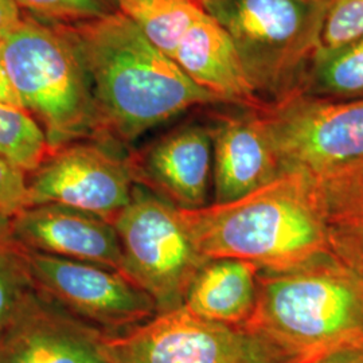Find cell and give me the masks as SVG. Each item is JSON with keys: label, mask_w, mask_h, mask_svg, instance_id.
<instances>
[{"label": "cell", "mask_w": 363, "mask_h": 363, "mask_svg": "<svg viewBox=\"0 0 363 363\" xmlns=\"http://www.w3.org/2000/svg\"><path fill=\"white\" fill-rule=\"evenodd\" d=\"M21 7L15 0H0V34L22 21Z\"/></svg>", "instance_id": "obj_24"}, {"label": "cell", "mask_w": 363, "mask_h": 363, "mask_svg": "<svg viewBox=\"0 0 363 363\" xmlns=\"http://www.w3.org/2000/svg\"><path fill=\"white\" fill-rule=\"evenodd\" d=\"M111 363H298L244 325L202 319L184 307L105 335Z\"/></svg>", "instance_id": "obj_7"}, {"label": "cell", "mask_w": 363, "mask_h": 363, "mask_svg": "<svg viewBox=\"0 0 363 363\" xmlns=\"http://www.w3.org/2000/svg\"><path fill=\"white\" fill-rule=\"evenodd\" d=\"M61 26L74 40L88 70L96 133L104 138L132 143L190 109L230 105L187 77L118 10Z\"/></svg>", "instance_id": "obj_1"}, {"label": "cell", "mask_w": 363, "mask_h": 363, "mask_svg": "<svg viewBox=\"0 0 363 363\" xmlns=\"http://www.w3.org/2000/svg\"><path fill=\"white\" fill-rule=\"evenodd\" d=\"M23 256L39 295L105 335L124 333L157 315L155 300L118 271L26 247Z\"/></svg>", "instance_id": "obj_9"}, {"label": "cell", "mask_w": 363, "mask_h": 363, "mask_svg": "<svg viewBox=\"0 0 363 363\" xmlns=\"http://www.w3.org/2000/svg\"><path fill=\"white\" fill-rule=\"evenodd\" d=\"M259 274L249 261L208 259L195 274L183 307L206 320L244 325L256 307Z\"/></svg>", "instance_id": "obj_15"}, {"label": "cell", "mask_w": 363, "mask_h": 363, "mask_svg": "<svg viewBox=\"0 0 363 363\" xmlns=\"http://www.w3.org/2000/svg\"><path fill=\"white\" fill-rule=\"evenodd\" d=\"M267 106L296 94L320 49L327 0H202Z\"/></svg>", "instance_id": "obj_4"}, {"label": "cell", "mask_w": 363, "mask_h": 363, "mask_svg": "<svg viewBox=\"0 0 363 363\" xmlns=\"http://www.w3.org/2000/svg\"><path fill=\"white\" fill-rule=\"evenodd\" d=\"M34 291L23 247L13 238L9 220H0V339Z\"/></svg>", "instance_id": "obj_19"}, {"label": "cell", "mask_w": 363, "mask_h": 363, "mask_svg": "<svg viewBox=\"0 0 363 363\" xmlns=\"http://www.w3.org/2000/svg\"><path fill=\"white\" fill-rule=\"evenodd\" d=\"M0 103L19 106V108H25L23 104H22L21 97L18 96V93H16L15 88H13V82L10 79L9 73H7V69H6V65L3 62L1 52H0Z\"/></svg>", "instance_id": "obj_23"}, {"label": "cell", "mask_w": 363, "mask_h": 363, "mask_svg": "<svg viewBox=\"0 0 363 363\" xmlns=\"http://www.w3.org/2000/svg\"><path fill=\"white\" fill-rule=\"evenodd\" d=\"M19 7L58 25H77L117 11L116 0H15Z\"/></svg>", "instance_id": "obj_21"}, {"label": "cell", "mask_w": 363, "mask_h": 363, "mask_svg": "<svg viewBox=\"0 0 363 363\" xmlns=\"http://www.w3.org/2000/svg\"><path fill=\"white\" fill-rule=\"evenodd\" d=\"M208 127L213 139L214 203L237 201L281 175L261 109L217 113Z\"/></svg>", "instance_id": "obj_14"}, {"label": "cell", "mask_w": 363, "mask_h": 363, "mask_svg": "<svg viewBox=\"0 0 363 363\" xmlns=\"http://www.w3.org/2000/svg\"><path fill=\"white\" fill-rule=\"evenodd\" d=\"M0 52L22 104L52 151L96 133L91 78L64 27L22 19L0 34Z\"/></svg>", "instance_id": "obj_5"}, {"label": "cell", "mask_w": 363, "mask_h": 363, "mask_svg": "<svg viewBox=\"0 0 363 363\" xmlns=\"http://www.w3.org/2000/svg\"><path fill=\"white\" fill-rule=\"evenodd\" d=\"M181 213L208 259H244L261 272H284L331 253L308 174H283L233 202Z\"/></svg>", "instance_id": "obj_2"}, {"label": "cell", "mask_w": 363, "mask_h": 363, "mask_svg": "<svg viewBox=\"0 0 363 363\" xmlns=\"http://www.w3.org/2000/svg\"><path fill=\"white\" fill-rule=\"evenodd\" d=\"M296 94L331 101L363 99V37L316 52Z\"/></svg>", "instance_id": "obj_17"}, {"label": "cell", "mask_w": 363, "mask_h": 363, "mask_svg": "<svg viewBox=\"0 0 363 363\" xmlns=\"http://www.w3.org/2000/svg\"><path fill=\"white\" fill-rule=\"evenodd\" d=\"M30 206L27 172L0 156V220Z\"/></svg>", "instance_id": "obj_22"}, {"label": "cell", "mask_w": 363, "mask_h": 363, "mask_svg": "<svg viewBox=\"0 0 363 363\" xmlns=\"http://www.w3.org/2000/svg\"><path fill=\"white\" fill-rule=\"evenodd\" d=\"M281 175H319L363 163V99L294 94L261 109Z\"/></svg>", "instance_id": "obj_8"}, {"label": "cell", "mask_w": 363, "mask_h": 363, "mask_svg": "<svg viewBox=\"0 0 363 363\" xmlns=\"http://www.w3.org/2000/svg\"><path fill=\"white\" fill-rule=\"evenodd\" d=\"M104 337L34 291L0 339V363H111Z\"/></svg>", "instance_id": "obj_12"}, {"label": "cell", "mask_w": 363, "mask_h": 363, "mask_svg": "<svg viewBox=\"0 0 363 363\" xmlns=\"http://www.w3.org/2000/svg\"><path fill=\"white\" fill-rule=\"evenodd\" d=\"M363 37V0H327L319 52H331Z\"/></svg>", "instance_id": "obj_20"}, {"label": "cell", "mask_w": 363, "mask_h": 363, "mask_svg": "<svg viewBox=\"0 0 363 363\" xmlns=\"http://www.w3.org/2000/svg\"><path fill=\"white\" fill-rule=\"evenodd\" d=\"M140 183L182 210L208 206L213 181V139L210 127L189 123L169 130L128 159Z\"/></svg>", "instance_id": "obj_11"}, {"label": "cell", "mask_w": 363, "mask_h": 363, "mask_svg": "<svg viewBox=\"0 0 363 363\" xmlns=\"http://www.w3.org/2000/svg\"><path fill=\"white\" fill-rule=\"evenodd\" d=\"M198 1H199V3H201V4H202V0H198Z\"/></svg>", "instance_id": "obj_26"}, {"label": "cell", "mask_w": 363, "mask_h": 363, "mask_svg": "<svg viewBox=\"0 0 363 363\" xmlns=\"http://www.w3.org/2000/svg\"><path fill=\"white\" fill-rule=\"evenodd\" d=\"M9 225L16 242L28 250L123 273L116 229L101 217L60 205H33L11 217Z\"/></svg>", "instance_id": "obj_13"}, {"label": "cell", "mask_w": 363, "mask_h": 363, "mask_svg": "<svg viewBox=\"0 0 363 363\" xmlns=\"http://www.w3.org/2000/svg\"><path fill=\"white\" fill-rule=\"evenodd\" d=\"M311 363H363L362 349L335 351Z\"/></svg>", "instance_id": "obj_25"}, {"label": "cell", "mask_w": 363, "mask_h": 363, "mask_svg": "<svg viewBox=\"0 0 363 363\" xmlns=\"http://www.w3.org/2000/svg\"><path fill=\"white\" fill-rule=\"evenodd\" d=\"M298 363L363 350V276L333 253L284 272H261L244 325Z\"/></svg>", "instance_id": "obj_3"}, {"label": "cell", "mask_w": 363, "mask_h": 363, "mask_svg": "<svg viewBox=\"0 0 363 363\" xmlns=\"http://www.w3.org/2000/svg\"><path fill=\"white\" fill-rule=\"evenodd\" d=\"M123 253V274L155 300L157 313L183 307L189 286L208 261L174 206L140 183L113 220Z\"/></svg>", "instance_id": "obj_6"}, {"label": "cell", "mask_w": 363, "mask_h": 363, "mask_svg": "<svg viewBox=\"0 0 363 363\" xmlns=\"http://www.w3.org/2000/svg\"><path fill=\"white\" fill-rule=\"evenodd\" d=\"M135 183L128 159L97 144L70 143L54 150L31 174L30 206L77 208L113 223L130 203Z\"/></svg>", "instance_id": "obj_10"}, {"label": "cell", "mask_w": 363, "mask_h": 363, "mask_svg": "<svg viewBox=\"0 0 363 363\" xmlns=\"http://www.w3.org/2000/svg\"><path fill=\"white\" fill-rule=\"evenodd\" d=\"M310 177L331 253L363 276V163Z\"/></svg>", "instance_id": "obj_16"}, {"label": "cell", "mask_w": 363, "mask_h": 363, "mask_svg": "<svg viewBox=\"0 0 363 363\" xmlns=\"http://www.w3.org/2000/svg\"><path fill=\"white\" fill-rule=\"evenodd\" d=\"M48 136L25 108L0 103V156L33 174L52 154Z\"/></svg>", "instance_id": "obj_18"}]
</instances>
